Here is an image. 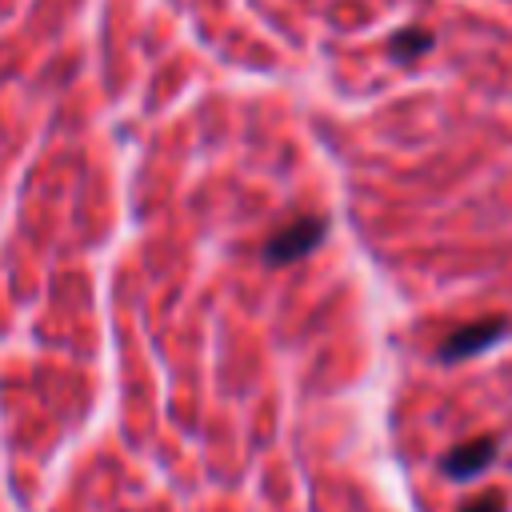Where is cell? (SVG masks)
I'll list each match as a JSON object with an SVG mask.
<instances>
[{"label":"cell","instance_id":"obj_1","mask_svg":"<svg viewBox=\"0 0 512 512\" xmlns=\"http://www.w3.org/2000/svg\"><path fill=\"white\" fill-rule=\"evenodd\" d=\"M504 328H508V324H504L500 316H488V320H476V324H468V328H456V332L444 340L440 356H444V360H456V356H472V352H480V348L496 344Z\"/></svg>","mask_w":512,"mask_h":512},{"label":"cell","instance_id":"obj_2","mask_svg":"<svg viewBox=\"0 0 512 512\" xmlns=\"http://www.w3.org/2000/svg\"><path fill=\"white\" fill-rule=\"evenodd\" d=\"M496 456V440H468V444H456L448 456H444V472L452 480H468V476H480Z\"/></svg>","mask_w":512,"mask_h":512},{"label":"cell","instance_id":"obj_3","mask_svg":"<svg viewBox=\"0 0 512 512\" xmlns=\"http://www.w3.org/2000/svg\"><path fill=\"white\" fill-rule=\"evenodd\" d=\"M320 232H324V220H316V216H308V220H300L296 228H288V232H280L276 240H272V248H268V256L272 260H292V256H300V252H308L316 240H320Z\"/></svg>","mask_w":512,"mask_h":512},{"label":"cell","instance_id":"obj_4","mask_svg":"<svg viewBox=\"0 0 512 512\" xmlns=\"http://www.w3.org/2000/svg\"><path fill=\"white\" fill-rule=\"evenodd\" d=\"M424 48H432V36H428V32H400V36L392 40V52H396V56H420Z\"/></svg>","mask_w":512,"mask_h":512},{"label":"cell","instance_id":"obj_5","mask_svg":"<svg viewBox=\"0 0 512 512\" xmlns=\"http://www.w3.org/2000/svg\"><path fill=\"white\" fill-rule=\"evenodd\" d=\"M460 512H504V496H496V492H484V496L468 500Z\"/></svg>","mask_w":512,"mask_h":512}]
</instances>
